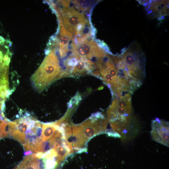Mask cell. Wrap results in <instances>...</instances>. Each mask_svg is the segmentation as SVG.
I'll return each instance as SVG.
<instances>
[{
  "instance_id": "obj_1",
  "label": "cell",
  "mask_w": 169,
  "mask_h": 169,
  "mask_svg": "<svg viewBox=\"0 0 169 169\" xmlns=\"http://www.w3.org/2000/svg\"><path fill=\"white\" fill-rule=\"evenodd\" d=\"M105 119L102 114L97 113L93 115L83 123L70 126L66 132V137L68 144L78 152L85 151L86 144L92 138L104 133L102 121Z\"/></svg>"
},
{
  "instance_id": "obj_2",
  "label": "cell",
  "mask_w": 169,
  "mask_h": 169,
  "mask_svg": "<svg viewBox=\"0 0 169 169\" xmlns=\"http://www.w3.org/2000/svg\"><path fill=\"white\" fill-rule=\"evenodd\" d=\"M62 77L59 61L52 51L45 57L41 65L32 77L31 80L34 88L40 92Z\"/></svg>"
},
{
  "instance_id": "obj_3",
  "label": "cell",
  "mask_w": 169,
  "mask_h": 169,
  "mask_svg": "<svg viewBox=\"0 0 169 169\" xmlns=\"http://www.w3.org/2000/svg\"><path fill=\"white\" fill-rule=\"evenodd\" d=\"M119 56L128 75L135 73L143 79L145 77L146 57L137 42H132L127 48L122 49Z\"/></svg>"
},
{
  "instance_id": "obj_4",
  "label": "cell",
  "mask_w": 169,
  "mask_h": 169,
  "mask_svg": "<svg viewBox=\"0 0 169 169\" xmlns=\"http://www.w3.org/2000/svg\"><path fill=\"white\" fill-rule=\"evenodd\" d=\"M87 37L84 35L78 38L77 43L73 42V53L78 59H93V62H95L97 58L103 57L106 54L94 40Z\"/></svg>"
},
{
  "instance_id": "obj_5",
  "label": "cell",
  "mask_w": 169,
  "mask_h": 169,
  "mask_svg": "<svg viewBox=\"0 0 169 169\" xmlns=\"http://www.w3.org/2000/svg\"><path fill=\"white\" fill-rule=\"evenodd\" d=\"M63 2L65 6L62 10L64 26L72 34L80 35L83 32L87 24V20L83 14L73 8L67 7L66 1Z\"/></svg>"
},
{
  "instance_id": "obj_6",
  "label": "cell",
  "mask_w": 169,
  "mask_h": 169,
  "mask_svg": "<svg viewBox=\"0 0 169 169\" xmlns=\"http://www.w3.org/2000/svg\"><path fill=\"white\" fill-rule=\"evenodd\" d=\"M151 135L154 140L169 147V122L158 118L152 121Z\"/></svg>"
},
{
  "instance_id": "obj_7",
  "label": "cell",
  "mask_w": 169,
  "mask_h": 169,
  "mask_svg": "<svg viewBox=\"0 0 169 169\" xmlns=\"http://www.w3.org/2000/svg\"><path fill=\"white\" fill-rule=\"evenodd\" d=\"M169 1H149L145 6L149 14H152L154 16L159 17L163 19V17L169 15Z\"/></svg>"
},
{
  "instance_id": "obj_8",
  "label": "cell",
  "mask_w": 169,
  "mask_h": 169,
  "mask_svg": "<svg viewBox=\"0 0 169 169\" xmlns=\"http://www.w3.org/2000/svg\"><path fill=\"white\" fill-rule=\"evenodd\" d=\"M61 20L60 54L61 57H64L67 56L69 52V45L71 42L72 41L73 34L67 30L64 26Z\"/></svg>"
},
{
  "instance_id": "obj_9",
  "label": "cell",
  "mask_w": 169,
  "mask_h": 169,
  "mask_svg": "<svg viewBox=\"0 0 169 169\" xmlns=\"http://www.w3.org/2000/svg\"><path fill=\"white\" fill-rule=\"evenodd\" d=\"M94 64L91 61L83 59L76 63L73 69L72 74L77 75L82 74L91 68V65Z\"/></svg>"
},
{
  "instance_id": "obj_10",
  "label": "cell",
  "mask_w": 169,
  "mask_h": 169,
  "mask_svg": "<svg viewBox=\"0 0 169 169\" xmlns=\"http://www.w3.org/2000/svg\"><path fill=\"white\" fill-rule=\"evenodd\" d=\"M4 41V39L1 36H0V45H1L2 43H3Z\"/></svg>"
},
{
  "instance_id": "obj_11",
  "label": "cell",
  "mask_w": 169,
  "mask_h": 169,
  "mask_svg": "<svg viewBox=\"0 0 169 169\" xmlns=\"http://www.w3.org/2000/svg\"></svg>"
}]
</instances>
